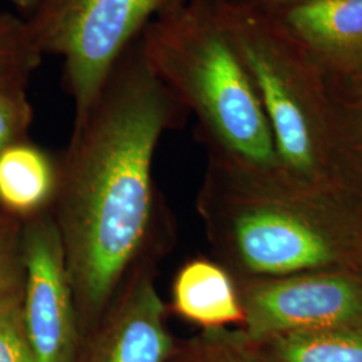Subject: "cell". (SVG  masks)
<instances>
[{
	"mask_svg": "<svg viewBox=\"0 0 362 362\" xmlns=\"http://www.w3.org/2000/svg\"><path fill=\"white\" fill-rule=\"evenodd\" d=\"M187 1L37 0L26 22L39 52L64 58V86L78 116L145 27Z\"/></svg>",
	"mask_w": 362,
	"mask_h": 362,
	"instance_id": "5b68a950",
	"label": "cell"
},
{
	"mask_svg": "<svg viewBox=\"0 0 362 362\" xmlns=\"http://www.w3.org/2000/svg\"><path fill=\"white\" fill-rule=\"evenodd\" d=\"M196 208L235 278L362 272V196L208 151Z\"/></svg>",
	"mask_w": 362,
	"mask_h": 362,
	"instance_id": "7a4b0ae2",
	"label": "cell"
},
{
	"mask_svg": "<svg viewBox=\"0 0 362 362\" xmlns=\"http://www.w3.org/2000/svg\"><path fill=\"white\" fill-rule=\"evenodd\" d=\"M22 297L0 306V362H37L23 325Z\"/></svg>",
	"mask_w": 362,
	"mask_h": 362,
	"instance_id": "ac0fdd59",
	"label": "cell"
},
{
	"mask_svg": "<svg viewBox=\"0 0 362 362\" xmlns=\"http://www.w3.org/2000/svg\"><path fill=\"white\" fill-rule=\"evenodd\" d=\"M168 310L202 330L245 326V310L233 272L214 259L187 260L176 272Z\"/></svg>",
	"mask_w": 362,
	"mask_h": 362,
	"instance_id": "30bf717a",
	"label": "cell"
},
{
	"mask_svg": "<svg viewBox=\"0 0 362 362\" xmlns=\"http://www.w3.org/2000/svg\"><path fill=\"white\" fill-rule=\"evenodd\" d=\"M33 118L27 88L0 83V152L28 139Z\"/></svg>",
	"mask_w": 362,
	"mask_h": 362,
	"instance_id": "e0dca14e",
	"label": "cell"
},
{
	"mask_svg": "<svg viewBox=\"0 0 362 362\" xmlns=\"http://www.w3.org/2000/svg\"><path fill=\"white\" fill-rule=\"evenodd\" d=\"M22 317L37 362H71L81 333L65 250L52 211L22 221Z\"/></svg>",
	"mask_w": 362,
	"mask_h": 362,
	"instance_id": "52a82bcc",
	"label": "cell"
},
{
	"mask_svg": "<svg viewBox=\"0 0 362 362\" xmlns=\"http://www.w3.org/2000/svg\"><path fill=\"white\" fill-rule=\"evenodd\" d=\"M235 279L251 338L362 326V272Z\"/></svg>",
	"mask_w": 362,
	"mask_h": 362,
	"instance_id": "8992f818",
	"label": "cell"
},
{
	"mask_svg": "<svg viewBox=\"0 0 362 362\" xmlns=\"http://www.w3.org/2000/svg\"><path fill=\"white\" fill-rule=\"evenodd\" d=\"M220 1L235 7L259 11V13H275L294 6L318 1V0H220Z\"/></svg>",
	"mask_w": 362,
	"mask_h": 362,
	"instance_id": "d6986e66",
	"label": "cell"
},
{
	"mask_svg": "<svg viewBox=\"0 0 362 362\" xmlns=\"http://www.w3.org/2000/svg\"><path fill=\"white\" fill-rule=\"evenodd\" d=\"M216 4L267 117L279 169L297 180L345 188L337 175L333 112L322 69L274 13Z\"/></svg>",
	"mask_w": 362,
	"mask_h": 362,
	"instance_id": "277c9868",
	"label": "cell"
},
{
	"mask_svg": "<svg viewBox=\"0 0 362 362\" xmlns=\"http://www.w3.org/2000/svg\"><path fill=\"white\" fill-rule=\"evenodd\" d=\"M42 59L26 19L0 13V83L27 88Z\"/></svg>",
	"mask_w": 362,
	"mask_h": 362,
	"instance_id": "9a60e30c",
	"label": "cell"
},
{
	"mask_svg": "<svg viewBox=\"0 0 362 362\" xmlns=\"http://www.w3.org/2000/svg\"><path fill=\"white\" fill-rule=\"evenodd\" d=\"M140 42L153 73L197 118L208 151L278 167L272 128L216 0H188L151 22Z\"/></svg>",
	"mask_w": 362,
	"mask_h": 362,
	"instance_id": "3957f363",
	"label": "cell"
},
{
	"mask_svg": "<svg viewBox=\"0 0 362 362\" xmlns=\"http://www.w3.org/2000/svg\"><path fill=\"white\" fill-rule=\"evenodd\" d=\"M325 77L333 112L338 180L362 196V69Z\"/></svg>",
	"mask_w": 362,
	"mask_h": 362,
	"instance_id": "7c38bea8",
	"label": "cell"
},
{
	"mask_svg": "<svg viewBox=\"0 0 362 362\" xmlns=\"http://www.w3.org/2000/svg\"><path fill=\"white\" fill-rule=\"evenodd\" d=\"M251 341L264 362H362V326L291 332Z\"/></svg>",
	"mask_w": 362,
	"mask_h": 362,
	"instance_id": "4fadbf2b",
	"label": "cell"
},
{
	"mask_svg": "<svg viewBox=\"0 0 362 362\" xmlns=\"http://www.w3.org/2000/svg\"><path fill=\"white\" fill-rule=\"evenodd\" d=\"M167 362H264L242 329L202 330L188 339H176Z\"/></svg>",
	"mask_w": 362,
	"mask_h": 362,
	"instance_id": "5bb4252c",
	"label": "cell"
},
{
	"mask_svg": "<svg viewBox=\"0 0 362 362\" xmlns=\"http://www.w3.org/2000/svg\"><path fill=\"white\" fill-rule=\"evenodd\" d=\"M160 259H145L130 272L71 362H167L176 339L156 282Z\"/></svg>",
	"mask_w": 362,
	"mask_h": 362,
	"instance_id": "ba28073f",
	"label": "cell"
},
{
	"mask_svg": "<svg viewBox=\"0 0 362 362\" xmlns=\"http://www.w3.org/2000/svg\"><path fill=\"white\" fill-rule=\"evenodd\" d=\"M11 1L19 10L27 11L28 13L33 11V8L35 7V3H37V0H11Z\"/></svg>",
	"mask_w": 362,
	"mask_h": 362,
	"instance_id": "ffe728a7",
	"label": "cell"
},
{
	"mask_svg": "<svg viewBox=\"0 0 362 362\" xmlns=\"http://www.w3.org/2000/svg\"><path fill=\"white\" fill-rule=\"evenodd\" d=\"M58 157L28 139L0 152V209L26 220L52 209Z\"/></svg>",
	"mask_w": 362,
	"mask_h": 362,
	"instance_id": "8fae6325",
	"label": "cell"
},
{
	"mask_svg": "<svg viewBox=\"0 0 362 362\" xmlns=\"http://www.w3.org/2000/svg\"><path fill=\"white\" fill-rule=\"evenodd\" d=\"M274 15L325 74L361 70L362 0H318Z\"/></svg>",
	"mask_w": 362,
	"mask_h": 362,
	"instance_id": "9c48e42d",
	"label": "cell"
},
{
	"mask_svg": "<svg viewBox=\"0 0 362 362\" xmlns=\"http://www.w3.org/2000/svg\"><path fill=\"white\" fill-rule=\"evenodd\" d=\"M22 220L0 209V306L23 296Z\"/></svg>",
	"mask_w": 362,
	"mask_h": 362,
	"instance_id": "2e32d148",
	"label": "cell"
},
{
	"mask_svg": "<svg viewBox=\"0 0 362 362\" xmlns=\"http://www.w3.org/2000/svg\"><path fill=\"white\" fill-rule=\"evenodd\" d=\"M185 106L156 76L137 39L106 78L58 157L52 218L65 250L81 338L130 272L167 251V212L152 165L160 139Z\"/></svg>",
	"mask_w": 362,
	"mask_h": 362,
	"instance_id": "6da1fadb",
	"label": "cell"
}]
</instances>
